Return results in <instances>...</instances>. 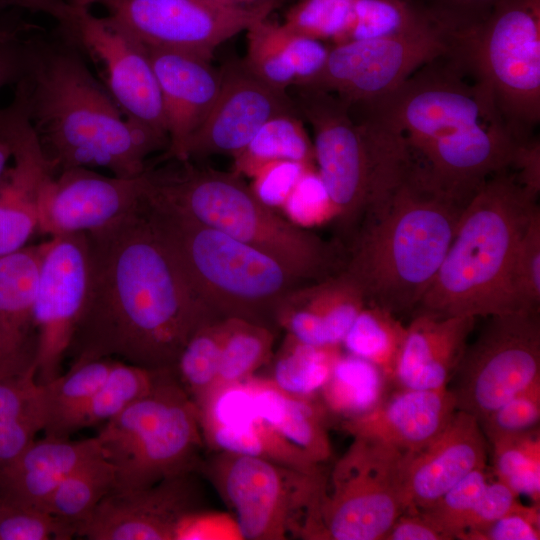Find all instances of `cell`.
I'll return each instance as SVG.
<instances>
[{
    "instance_id": "cell-34",
    "label": "cell",
    "mask_w": 540,
    "mask_h": 540,
    "mask_svg": "<svg viewBox=\"0 0 540 540\" xmlns=\"http://www.w3.org/2000/svg\"><path fill=\"white\" fill-rule=\"evenodd\" d=\"M172 370L115 360L107 377L80 413L75 431L102 425L150 393Z\"/></svg>"
},
{
    "instance_id": "cell-55",
    "label": "cell",
    "mask_w": 540,
    "mask_h": 540,
    "mask_svg": "<svg viewBox=\"0 0 540 540\" xmlns=\"http://www.w3.org/2000/svg\"><path fill=\"white\" fill-rule=\"evenodd\" d=\"M242 539L230 513L204 508L185 515L177 525L174 540Z\"/></svg>"
},
{
    "instance_id": "cell-59",
    "label": "cell",
    "mask_w": 540,
    "mask_h": 540,
    "mask_svg": "<svg viewBox=\"0 0 540 540\" xmlns=\"http://www.w3.org/2000/svg\"><path fill=\"white\" fill-rule=\"evenodd\" d=\"M22 33L9 40L0 41V89L6 85L17 84L24 76L26 56Z\"/></svg>"
},
{
    "instance_id": "cell-57",
    "label": "cell",
    "mask_w": 540,
    "mask_h": 540,
    "mask_svg": "<svg viewBox=\"0 0 540 540\" xmlns=\"http://www.w3.org/2000/svg\"><path fill=\"white\" fill-rule=\"evenodd\" d=\"M510 170L518 182L530 193H540V142L534 137L521 144L514 156Z\"/></svg>"
},
{
    "instance_id": "cell-10",
    "label": "cell",
    "mask_w": 540,
    "mask_h": 540,
    "mask_svg": "<svg viewBox=\"0 0 540 540\" xmlns=\"http://www.w3.org/2000/svg\"><path fill=\"white\" fill-rule=\"evenodd\" d=\"M453 53L488 89L519 143L540 122V0H502Z\"/></svg>"
},
{
    "instance_id": "cell-52",
    "label": "cell",
    "mask_w": 540,
    "mask_h": 540,
    "mask_svg": "<svg viewBox=\"0 0 540 540\" xmlns=\"http://www.w3.org/2000/svg\"><path fill=\"white\" fill-rule=\"evenodd\" d=\"M279 38L296 77L293 85L306 84L319 75L326 64L329 46L291 32L282 24H279Z\"/></svg>"
},
{
    "instance_id": "cell-35",
    "label": "cell",
    "mask_w": 540,
    "mask_h": 540,
    "mask_svg": "<svg viewBox=\"0 0 540 540\" xmlns=\"http://www.w3.org/2000/svg\"><path fill=\"white\" fill-rule=\"evenodd\" d=\"M115 488V474L101 451L79 464L56 488L45 511L75 530Z\"/></svg>"
},
{
    "instance_id": "cell-54",
    "label": "cell",
    "mask_w": 540,
    "mask_h": 540,
    "mask_svg": "<svg viewBox=\"0 0 540 540\" xmlns=\"http://www.w3.org/2000/svg\"><path fill=\"white\" fill-rule=\"evenodd\" d=\"M517 498L503 482L489 481L469 514L459 539L469 540L475 532L507 514L518 502Z\"/></svg>"
},
{
    "instance_id": "cell-17",
    "label": "cell",
    "mask_w": 540,
    "mask_h": 540,
    "mask_svg": "<svg viewBox=\"0 0 540 540\" xmlns=\"http://www.w3.org/2000/svg\"><path fill=\"white\" fill-rule=\"evenodd\" d=\"M86 233L50 237L33 307L36 379L44 384L60 374L85 300Z\"/></svg>"
},
{
    "instance_id": "cell-31",
    "label": "cell",
    "mask_w": 540,
    "mask_h": 540,
    "mask_svg": "<svg viewBox=\"0 0 540 540\" xmlns=\"http://www.w3.org/2000/svg\"><path fill=\"white\" fill-rule=\"evenodd\" d=\"M200 430L204 445L211 451L249 455L306 472L322 470L321 464L281 437L257 410L247 419L203 425Z\"/></svg>"
},
{
    "instance_id": "cell-62",
    "label": "cell",
    "mask_w": 540,
    "mask_h": 540,
    "mask_svg": "<svg viewBox=\"0 0 540 540\" xmlns=\"http://www.w3.org/2000/svg\"><path fill=\"white\" fill-rule=\"evenodd\" d=\"M10 158H12V149L10 143L0 131V179L7 169V163Z\"/></svg>"
},
{
    "instance_id": "cell-5",
    "label": "cell",
    "mask_w": 540,
    "mask_h": 540,
    "mask_svg": "<svg viewBox=\"0 0 540 540\" xmlns=\"http://www.w3.org/2000/svg\"><path fill=\"white\" fill-rule=\"evenodd\" d=\"M537 199L510 169L490 176L465 206L443 261L413 313L477 318L517 311L511 268L539 207Z\"/></svg>"
},
{
    "instance_id": "cell-12",
    "label": "cell",
    "mask_w": 540,
    "mask_h": 540,
    "mask_svg": "<svg viewBox=\"0 0 540 540\" xmlns=\"http://www.w3.org/2000/svg\"><path fill=\"white\" fill-rule=\"evenodd\" d=\"M10 7L53 17L58 34L93 62L124 117L168 136L148 49L116 18L96 17L66 0H0V9Z\"/></svg>"
},
{
    "instance_id": "cell-36",
    "label": "cell",
    "mask_w": 540,
    "mask_h": 540,
    "mask_svg": "<svg viewBox=\"0 0 540 540\" xmlns=\"http://www.w3.org/2000/svg\"><path fill=\"white\" fill-rule=\"evenodd\" d=\"M406 326L392 312L366 303L346 333L341 346L347 353L375 365L393 382Z\"/></svg>"
},
{
    "instance_id": "cell-1",
    "label": "cell",
    "mask_w": 540,
    "mask_h": 540,
    "mask_svg": "<svg viewBox=\"0 0 540 540\" xmlns=\"http://www.w3.org/2000/svg\"><path fill=\"white\" fill-rule=\"evenodd\" d=\"M84 305L69 348L73 360L114 358L172 368L189 338L221 318L191 285L143 203L86 232Z\"/></svg>"
},
{
    "instance_id": "cell-56",
    "label": "cell",
    "mask_w": 540,
    "mask_h": 540,
    "mask_svg": "<svg viewBox=\"0 0 540 540\" xmlns=\"http://www.w3.org/2000/svg\"><path fill=\"white\" fill-rule=\"evenodd\" d=\"M44 429L40 413L0 421V469L18 457Z\"/></svg>"
},
{
    "instance_id": "cell-15",
    "label": "cell",
    "mask_w": 540,
    "mask_h": 540,
    "mask_svg": "<svg viewBox=\"0 0 540 540\" xmlns=\"http://www.w3.org/2000/svg\"><path fill=\"white\" fill-rule=\"evenodd\" d=\"M454 38L444 28L395 37L355 40L329 46L322 71L301 84L337 96L348 106L389 93L425 64L449 54Z\"/></svg>"
},
{
    "instance_id": "cell-21",
    "label": "cell",
    "mask_w": 540,
    "mask_h": 540,
    "mask_svg": "<svg viewBox=\"0 0 540 540\" xmlns=\"http://www.w3.org/2000/svg\"><path fill=\"white\" fill-rule=\"evenodd\" d=\"M0 131L10 143L13 165L0 179V256L27 245L38 231L41 191L54 175L31 126L22 87L0 108Z\"/></svg>"
},
{
    "instance_id": "cell-51",
    "label": "cell",
    "mask_w": 540,
    "mask_h": 540,
    "mask_svg": "<svg viewBox=\"0 0 540 540\" xmlns=\"http://www.w3.org/2000/svg\"><path fill=\"white\" fill-rule=\"evenodd\" d=\"M295 161H273L262 166L251 178L249 185L257 198L271 208L281 207L308 169Z\"/></svg>"
},
{
    "instance_id": "cell-39",
    "label": "cell",
    "mask_w": 540,
    "mask_h": 540,
    "mask_svg": "<svg viewBox=\"0 0 540 540\" xmlns=\"http://www.w3.org/2000/svg\"><path fill=\"white\" fill-rule=\"evenodd\" d=\"M434 25L413 0H355L344 42L395 37Z\"/></svg>"
},
{
    "instance_id": "cell-45",
    "label": "cell",
    "mask_w": 540,
    "mask_h": 540,
    "mask_svg": "<svg viewBox=\"0 0 540 540\" xmlns=\"http://www.w3.org/2000/svg\"><path fill=\"white\" fill-rule=\"evenodd\" d=\"M489 482L486 468L469 473L431 507L419 511L447 538L459 539L476 501Z\"/></svg>"
},
{
    "instance_id": "cell-3",
    "label": "cell",
    "mask_w": 540,
    "mask_h": 540,
    "mask_svg": "<svg viewBox=\"0 0 540 540\" xmlns=\"http://www.w3.org/2000/svg\"><path fill=\"white\" fill-rule=\"evenodd\" d=\"M26 66L18 82L45 159L54 175L72 167H101L136 178L169 137L126 119L84 56L59 34L23 37Z\"/></svg>"
},
{
    "instance_id": "cell-8",
    "label": "cell",
    "mask_w": 540,
    "mask_h": 540,
    "mask_svg": "<svg viewBox=\"0 0 540 540\" xmlns=\"http://www.w3.org/2000/svg\"><path fill=\"white\" fill-rule=\"evenodd\" d=\"M289 89L299 115L312 127L315 164L332 204L335 239L345 246L365 211L398 182L407 155L394 137L351 114L332 93L305 85Z\"/></svg>"
},
{
    "instance_id": "cell-11",
    "label": "cell",
    "mask_w": 540,
    "mask_h": 540,
    "mask_svg": "<svg viewBox=\"0 0 540 540\" xmlns=\"http://www.w3.org/2000/svg\"><path fill=\"white\" fill-rule=\"evenodd\" d=\"M308 511L301 533L310 540H383L405 512L404 453L376 439L352 436Z\"/></svg>"
},
{
    "instance_id": "cell-64",
    "label": "cell",
    "mask_w": 540,
    "mask_h": 540,
    "mask_svg": "<svg viewBox=\"0 0 540 540\" xmlns=\"http://www.w3.org/2000/svg\"><path fill=\"white\" fill-rule=\"evenodd\" d=\"M66 1L74 6L89 9L91 5L95 3H100L101 0H66Z\"/></svg>"
},
{
    "instance_id": "cell-33",
    "label": "cell",
    "mask_w": 540,
    "mask_h": 540,
    "mask_svg": "<svg viewBox=\"0 0 540 540\" xmlns=\"http://www.w3.org/2000/svg\"><path fill=\"white\" fill-rule=\"evenodd\" d=\"M284 160L315 166L313 142L299 113L280 114L264 123L234 157L233 172L252 177L265 164Z\"/></svg>"
},
{
    "instance_id": "cell-26",
    "label": "cell",
    "mask_w": 540,
    "mask_h": 540,
    "mask_svg": "<svg viewBox=\"0 0 540 540\" xmlns=\"http://www.w3.org/2000/svg\"><path fill=\"white\" fill-rule=\"evenodd\" d=\"M365 304L361 289L342 270L290 294L282 306V325L299 342L341 347Z\"/></svg>"
},
{
    "instance_id": "cell-50",
    "label": "cell",
    "mask_w": 540,
    "mask_h": 540,
    "mask_svg": "<svg viewBox=\"0 0 540 540\" xmlns=\"http://www.w3.org/2000/svg\"><path fill=\"white\" fill-rule=\"evenodd\" d=\"M453 37L482 23L502 0H413Z\"/></svg>"
},
{
    "instance_id": "cell-28",
    "label": "cell",
    "mask_w": 540,
    "mask_h": 540,
    "mask_svg": "<svg viewBox=\"0 0 540 540\" xmlns=\"http://www.w3.org/2000/svg\"><path fill=\"white\" fill-rule=\"evenodd\" d=\"M249 381L259 416L314 462L325 463L332 448L327 432L328 415L318 397L289 394L267 377L254 375Z\"/></svg>"
},
{
    "instance_id": "cell-25",
    "label": "cell",
    "mask_w": 540,
    "mask_h": 540,
    "mask_svg": "<svg viewBox=\"0 0 540 540\" xmlns=\"http://www.w3.org/2000/svg\"><path fill=\"white\" fill-rule=\"evenodd\" d=\"M476 318L414 314L406 326L393 383L400 388L437 389L449 385Z\"/></svg>"
},
{
    "instance_id": "cell-63",
    "label": "cell",
    "mask_w": 540,
    "mask_h": 540,
    "mask_svg": "<svg viewBox=\"0 0 540 540\" xmlns=\"http://www.w3.org/2000/svg\"><path fill=\"white\" fill-rule=\"evenodd\" d=\"M29 25H7L0 26V41H6L11 38H14L25 31Z\"/></svg>"
},
{
    "instance_id": "cell-53",
    "label": "cell",
    "mask_w": 540,
    "mask_h": 540,
    "mask_svg": "<svg viewBox=\"0 0 540 540\" xmlns=\"http://www.w3.org/2000/svg\"><path fill=\"white\" fill-rule=\"evenodd\" d=\"M539 504L519 502L504 516L475 532L469 540H539Z\"/></svg>"
},
{
    "instance_id": "cell-2",
    "label": "cell",
    "mask_w": 540,
    "mask_h": 540,
    "mask_svg": "<svg viewBox=\"0 0 540 540\" xmlns=\"http://www.w3.org/2000/svg\"><path fill=\"white\" fill-rule=\"evenodd\" d=\"M349 107L394 136L433 184L464 200L510 169L523 144L488 89L452 51L389 93Z\"/></svg>"
},
{
    "instance_id": "cell-60",
    "label": "cell",
    "mask_w": 540,
    "mask_h": 540,
    "mask_svg": "<svg viewBox=\"0 0 540 540\" xmlns=\"http://www.w3.org/2000/svg\"><path fill=\"white\" fill-rule=\"evenodd\" d=\"M35 343L16 339L0 323V373L35 363Z\"/></svg>"
},
{
    "instance_id": "cell-46",
    "label": "cell",
    "mask_w": 540,
    "mask_h": 540,
    "mask_svg": "<svg viewBox=\"0 0 540 540\" xmlns=\"http://www.w3.org/2000/svg\"><path fill=\"white\" fill-rule=\"evenodd\" d=\"M74 528L50 513L0 503V540L70 539Z\"/></svg>"
},
{
    "instance_id": "cell-43",
    "label": "cell",
    "mask_w": 540,
    "mask_h": 540,
    "mask_svg": "<svg viewBox=\"0 0 540 540\" xmlns=\"http://www.w3.org/2000/svg\"><path fill=\"white\" fill-rule=\"evenodd\" d=\"M355 0H298L285 15L286 29L334 44L343 43Z\"/></svg>"
},
{
    "instance_id": "cell-19",
    "label": "cell",
    "mask_w": 540,
    "mask_h": 540,
    "mask_svg": "<svg viewBox=\"0 0 540 540\" xmlns=\"http://www.w3.org/2000/svg\"><path fill=\"white\" fill-rule=\"evenodd\" d=\"M195 472L110 492L78 525L76 535L90 540H174L180 520L204 508Z\"/></svg>"
},
{
    "instance_id": "cell-6",
    "label": "cell",
    "mask_w": 540,
    "mask_h": 540,
    "mask_svg": "<svg viewBox=\"0 0 540 540\" xmlns=\"http://www.w3.org/2000/svg\"><path fill=\"white\" fill-rule=\"evenodd\" d=\"M148 165L144 190L166 205L208 227L277 258L309 282H319L343 270L345 248L280 216L260 201L241 175L167 159Z\"/></svg>"
},
{
    "instance_id": "cell-42",
    "label": "cell",
    "mask_w": 540,
    "mask_h": 540,
    "mask_svg": "<svg viewBox=\"0 0 540 540\" xmlns=\"http://www.w3.org/2000/svg\"><path fill=\"white\" fill-rule=\"evenodd\" d=\"M243 63L268 85L288 91L296 77L279 38V24L267 18L247 29V53Z\"/></svg>"
},
{
    "instance_id": "cell-44",
    "label": "cell",
    "mask_w": 540,
    "mask_h": 540,
    "mask_svg": "<svg viewBox=\"0 0 540 540\" xmlns=\"http://www.w3.org/2000/svg\"><path fill=\"white\" fill-rule=\"evenodd\" d=\"M510 288L517 311H540V207L533 212L516 249Z\"/></svg>"
},
{
    "instance_id": "cell-27",
    "label": "cell",
    "mask_w": 540,
    "mask_h": 540,
    "mask_svg": "<svg viewBox=\"0 0 540 540\" xmlns=\"http://www.w3.org/2000/svg\"><path fill=\"white\" fill-rule=\"evenodd\" d=\"M100 451L95 437L34 440L0 469V503L45 511L59 484L84 460Z\"/></svg>"
},
{
    "instance_id": "cell-32",
    "label": "cell",
    "mask_w": 540,
    "mask_h": 540,
    "mask_svg": "<svg viewBox=\"0 0 540 540\" xmlns=\"http://www.w3.org/2000/svg\"><path fill=\"white\" fill-rule=\"evenodd\" d=\"M387 382L372 363L341 353L317 397L327 415L342 423L376 407L385 397Z\"/></svg>"
},
{
    "instance_id": "cell-47",
    "label": "cell",
    "mask_w": 540,
    "mask_h": 540,
    "mask_svg": "<svg viewBox=\"0 0 540 540\" xmlns=\"http://www.w3.org/2000/svg\"><path fill=\"white\" fill-rule=\"evenodd\" d=\"M540 383L515 395L478 420L487 441L521 433L539 424Z\"/></svg>"
},
{
    "instance_id": "cell-30",
    "label": "cell",
    "mask_w": 540,
    "mask_h": 540,
    "mask_svg": "<svg viewBox=\"0 0 540 540\" xmlns=\"http://www.w3.org/2000/svg\"><path fill=\"white\" fill-rule=\"evenodd\" d=\"M47 241L0 256V323L19 341L36 343L33 307Z\"/></svg>"
},
{
    "instance_id": "cell-22",
    "label": "cell",
    "mask_w": 540,
    "mask_h": 540,
    "mask_svg": "<svg viewBox=\"0 0 540 540\" xmlns=\"http://www.w3.org/2000/svg\"><path fill=\"white\" fill-rule=\"evenodd\" d=\"M487 442L478 419L457 410L430 443L417 451L404 453L402 491L405 512H419L431 507L469 473L486 468Z\"/></svg>"
},
{
    "instance_id": "cell-23",
    "label": "cell",
    "mask_w": 540,
    "mask_h": 540,
    "mask_svg": "<svg viewBox=\"0 0 540 540\" xmlns=\"http://www.w3.org/2000/svg\"><path fill=\"white\" fill-rule=\"evenodd\" d=\"M161 93L169 136L162 160L179 159L184 145L210 112L220 90L221 73L199 56L147 48Z\"/></svg>"
},
{
    "instance_id": "cell-7",
    "label": "cell",
    "mask_w": 540,
    "mask_h": 540,
    "mask_svg": "<svg viewBox=\"0 0 540 540\" xmlns=\"http://www.w3.org/2000/svg\"><path fill=\"white\" fill-rule=\"evenodd\" d=\"M147 215L204 302L221 318L278 330L277 316L311 284L270 254L181 214L143 190Z\"/></svg>"
},
{
    "instance_id": "cell-16",
    "label": "cell",
    "mask_w": 540,
    "mask_h": 540,
    "mask_svg": "<svg viewBox=\"0 0 540 540\" xmlns=\"http://www.w3.org/2000/svg\"><path fill=\"white\" fill-rule=\"evenodd\" d=\"M110 15L147 48L211 60L224 41L267 18L272 7L233 9L206 0H101Z\"/></svg>"
},
{
    "instance_id": "cell-9",
    "label": "cell",
    "mask_w": 540,
    "mask_h": 540,
    "mask_svg": "<svg viewBox=\"0 0 540 540\" xmlns=\"http://www.w3.org/2000/svg\"><path fill=\"white\" fill-rule=\"evenodd\" d=\"M95 438L114 469L113 491L149 487L197 471L204 446L197 407L173 370L150 393L102 424Z\"/></svg>"
},
{
    "instance_id": "cell-38",
    "label": "cell",
    "mask_w": 540,
    "mask_h": 540,
    "mask_svg": "<svg viewBox=\"0 0 540 540\" xmlns=\"http://www.w3.org/2000/svg\"><path fill=\"white\" fill-rule=\"evenodd\" d=\"M227 318L200 327L186 342L172 367L174 376L197 406L214 388Z\"/></svg>"
},
{
    "instance_id": "cell-48",
    "label": "cell",
    "mask_w": 540,
    "mask_h": 540,
    "mask_svg": "<svg viewBox=\"0 0 540 540\" xmlns=\"http://www.w3.org/2000/svg\"><path fill=\"white\" fill-rule=\"evenodd\" d=\"M282 208L288 220L307 229L333 220L332 204L315 167L303 173Z\"/></svg>"
},
{
    "instance_id": "cell-41",
    "label": "cell",
    "mask_w": 540,
    "mask_h": 540,
    "mask_svg": "<svg viewBox=\"0 0 540 540\" xmlns=\"http://www.w3.org/2000/svg\"><path fill=\"white\" fill-rule=\"evenodd\" d=\"M497 480L517 496L524 495L539 504L540 434L536 427L497 438L490 442Z\"/></svg>"
},
{
    "instance_id": "cell-61",
    "label": "cell",
    "mask_w": 540,
    "mask_h": 540,
    "mask_svg": "<svg viewBox=\"0 0 540 540\" xmlns=\"http://www.w3.org/2000/svg\"><path fill=\"white\" fill-rule=\"evenodd\" d=\"M213 4L233 9H258L272 7L276 9L284 0H206Z\"/></svg>"
},
{
    "instance_id": "cell-14",
    "label": "cell",
    "mask_w": 540,
    "mask_h": 540,
    "mask_svg": "<svg viewBox=\"0 0 540 540\" xmlns=\"http://www.w3.org/2000/svg\"><path fill=\"white\" fill-rule=\"evenodd\" d=\"M540 311L493 315L466 346L451 379L456 409L478 420L540 383Z\"/></svg>"
},
{
    "instance_id": "cell-4",
    "label": "cell",
    "mask_w": 540,
    "mask_h": 540,
    "mask_svg": "<svg viewBox=\"0 0 540 540\" xmlns=\"http://www.w3.org/2000/svg\"><path fill=\"white\" fill-rule=\"evenodd\" d=\"M468 202L434 185L409 162L396 185L365 211L344 246L343 271L366 303L396 316L413 313Z\"/></svg>"
},
{
    "instance_id": "cell-49",
    "label": "cell",
    "mask_w": 540,
    "mask_h": 540,
    "mask_svg": "<svg viewBox=\"0 0 540 540\" xmlns=\"http://www.w3.org/2000/svg\"><path fill=\"white\" fill-rule=\"evenodd\" d=\"M30 413L44 418L35 363L0 373V421Z\"/></svg>"
},
{
    "instance_id": "cell-18",
    "label": "cell",
    "mask_w": 540,
    "mask_h": 540,
    "mask_svg": "<svg viewBox=\"0 0 540 540\" xmlns=\"http://www.w3.org/2000/svg\"><path fill=\"white\" fill-rule=\"evenodd\" d=\"M220 73V90L210 112L176 160L198 161L216 154L234 158L269 119L298 113L288 91L260 80L243 60L227 62Z\"/></svg>"
},
{
    "instance_id": "cell-13",
    "label": "cell",
    "mask_w": 540,
    "mask_h": 540,
    "mask_svg": "<svg viewBox=\"0 0 540 540\" xmlns=\"http://www.w3.org/2000/svg\"><path fill=\"white\" fill-rule=\"evenodd\" d=\"M199 468L230 510L242 539L301 538L325 473L306 472L249 455L213 451Z\"/></svg>"
},
{
    "instance_id": "cell-58",
    "label": "cell",
    "mask_w": 540,
    "mask_h": 540,
    "mask_svg": "<svg viewBox=\"0 0 540 540\" xmlns=\"http://www.w3.org/2000/svg\"><path fill=\"white\" fill-rule=\"evenodd\" d=\"M383 540H447L421 512H405L392 524Z\"/></svg>"
},
{
    "instance_id": "cell-40",
    "label": "cell",
    "mask_w": 540,
    "mask_h": 540,
    "mask_svg": "<svg viewBox=\"0 0 540 540\" xmlns=\"http://www.w3.org/2000/svg\"><path fill=\"white\" fill-rule=\"evenodd\" d=\"M276 333V330L258 323L227 318V329L214 388L253 377L269 360Z\"/></svg>"
},
{
    "instance_id": "cell-37",
    "label": "cell",
    "mask_w": 540,
    "mask_h": 540,
    "mask_svg": "<svg viewBox=\"0 0 540 540\" xmlns=\"http://www.w3.org/2000/svg\"><path fill=\"white\" fill-rule=\"evenodd\" d=\"M340 354L339 346L309 345L287 335L267 378L289 394L317 397Z\"/></svg>"
},
{
    "instance_id": "cell-24",
    "label": "cell",
    "mask_w": 540,
    "mask_h": 540,
    "mask_svg": "<svg viewBox=\"0 0 540 540\" xmlns=\"http://www.w3.org/2000/svg\"><path fill=\"white\" fill-rule=\"evenodd\" d=\"M456 411L455 397L448 386L400 388L369 412L341 425L351 436L376 439L410 453L437 437Z\"/></svg>"
},
{
    "instance_id": "cell-29",
    "label": "cell",
    "mask_w": 540,
    "mask_h": 540,
    "mask_svg": "<svg viewBox=\"0 0 540 540\" xmlns=\"http://www.w3.org/2000/svg\"><path fill=\"white\" fill-rule=\"evenodd\" d=\"M114 358L75 359L69 370L40 384L45 436L68 438L84 407L112 368Z\"/></svg>"
},
{
    "instance_id": "cell-20",
    "label": "cell",
    "mask_w": 540,
    "mask_h": 540,
    "mask_svg": "<svg viewBox=\"0 0 540 540\" xmlns=\"http://www.w3.org/2000/svg\"><path fill=\"white\" fill-rule=\"evenodd\" d=\"M141 196V175L120 178L87 167L64 169L41 191L38 232L55 237L96 230L135 208Z\"/></svg>"
}]
</instances>
